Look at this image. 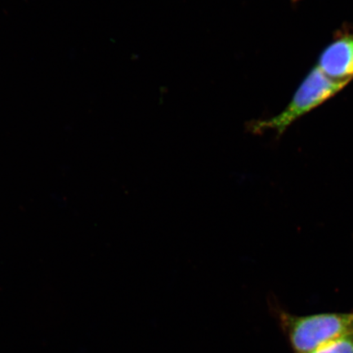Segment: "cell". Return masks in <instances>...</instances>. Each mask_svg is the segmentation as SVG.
<instances>
[{
  "label": "cell",
  "mask_w": 353,
  "mask_h": 353,
  "mask_svg": "<svg viewBox=\"0 0 353 353\" xmlns=\"http://www.w3.org/2000/svg\"><path fill=\"white\" fill-rule=\"evenodd\" d=\"M348 83L350 82L334 81L326 77L315 66L303 79L292 99L280 114L268 120L254 122L250 125V130L254 132L273 130L278 136L282 135L293 123L332 99Z\"/></svg>",
  "instance_id": "1"
},
{
  "label": "cell",
  "mask_w": 353,
  "mask_h": 353,
  "mask_svg": "<svg viewBox=\"0 0 353 353\" xmlns=\"http://www.w3.org/2000/svg\"><path fill=\"white\" fill-rule=\"evenodd\" d=\"M312 353H353V330L326 343Z\"/></svg>",
  "instance_id": "4"
},
{
  "label": "cell",
  "mask_w": 353,
  "mask_h": 353,
  "mask_svg": "<svg viewBox=\"0 0 353 353\" xmlns=\"http://www.w3.org/2000/svg\"><path fill=\"white\" fill-rule=\"evenodd\" d=\"M281 321L295 353H312L353 330L352 313L297 316L282 312Z\"/></svg>",
  "instance_id": "2"
},
{
  "label": "cell",
  "mask_w": 353,
  "mask_h": 353,
  "mask_svg": "<svg viewBox=\"0 0 353 353\" xmlns=\"http://www.w3.org/2000/svg\"><path fill=\"white\" fill-rule=\"evenodd\" d=\"M352 316H353V313H352Z\"/></svg>",
  "instance_id": "6"
},
{
  "label": "cell",
  "mask_w": 353,
  "mask_h": 353,
  "mask_svg": "<svg viewBox=\"0 0 353 353\" xmlns=\"http://www.w3.org/2000/svg\"><path fill=\"white\" fill-rule=\"evenodd\" d=\"M293 2L296 3L299 0H292Z\"/></svg>",
  "instance_id": "5"
},
{
  "label": "cell",
  "mask_w": 353,
  "mask_h": 353,
  "mask_svg": "<svg viewBox=\"0 0 353 353\" xmlns=\"http://www.w3.org/2000/svg\"><path fill=\"white\" fill-rule=\"evenodd\" d=\"M316 66L334 81L350 83L353 79V32L337 34L321 52Z\"/></svg>",
  "instance_id": "3"
}]
</instances>
